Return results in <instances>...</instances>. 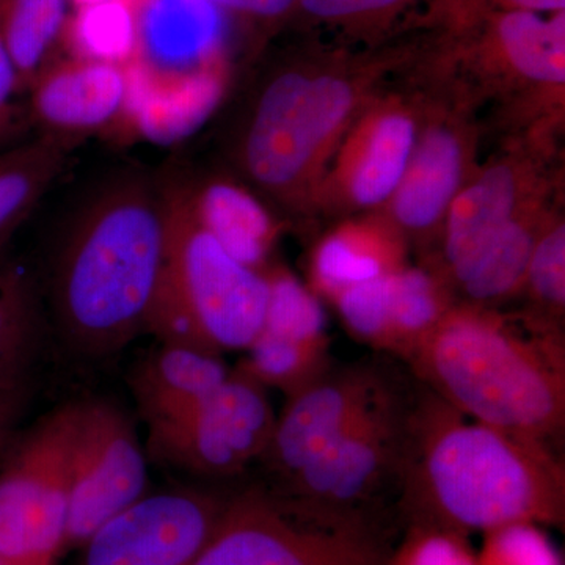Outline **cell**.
I'll return each instance as SVG.
<instances>
[{"instance_id":"8fae6325","label":"cell","mask_w":565,"mask_h":565,"mask_svg":"<svg viewBox=\"0 0 565 565\" xmlns=\"http://www.w3.org/2000/svg\"><path fill=\"white\" fill-rule=\"evenodd\" d=\"M275 419L266 386L236 370L188 414L148 426V459L203 478H234L258 463Z\"/></svg>"},{"instance_id":"f546056e","label":"cell","mask_w":565,"mask_h":565,"mask_svg":"<svg viewBox=\"0 0 565 565\" xmlns=\"http://www.w3.org/2000/svg\"><path fill=\"white\" fill-rule=\"evenodd\" d=\"M415 0H296L291 18L299 14L310 24L323 25L345 39L381 43L388 31Z\"/></svg>"},{"instance_id":"83f0119b","label":"cell","mask_w":565,"mask_h":565,"mask_svg":"<svg viewBox=\"0 0 565 565\" xmlns=\"http://www.w3.org/2000/svg\"><path fill=\"white\" fill-rule=\"evenodd\" d=\"M520 296L526 297L523 313L564 330L565 225L553 215L535 244Z\"/></svg>"},{"instance_id":"ba28073f","label":"cell","mask_w":565,"mask_h":565,"mask_svg":"<svg viewBox=\"0 0 565 565\" xmlns=\"http://www.w3.org/2000/svg\"><path fill=\"white\" fill-rule=\"evenodd\" d=\"M437 20L444 33L427 54L459 84L526 87L546 99L563 98L565 11L459 10Z\"/></svg>"},{"instance_id":"6da1fadb","label":"cell","mask_w":565,"mask_h":565,"mask_svg":"<svg viewBox=\"0 0 565 565\" xmlns=\"http://www.w3.org/2000/svg\"><path fill=\"white\" fill-rule=\"evenodd\" d=\"M166 250L159 177L122 167L84 196L47 269L51 321L70 352L115 355L147 332Z\"/></svg>"},{"instance_id":"836d02e7","label":"cell","mask_w":565,"mask_h":565,"mask_svg":"<svg viewBox=\"0 0 565 565\" xmlns=\"http://www.w3.org/2000/svg\"><path fill=\"white\" fill-rule=\"evenodd\" d=\"M22 95L20 76L0 36V147L10 143L21 131L24 111L18 99Z\"/></svg>"},{"instance_id":"2e32d148","label":"cell","mask_w":565,"mask_h":565,"mask_svg":"<svg viewBox=\"0 0 565 565\" xmlns=\"http://www.w3.org/2000/svg\"><path fill=\"white\" fill-rule=\"evenodd\" d=\"M228 500L192 487L145 494L90 535L77 565H192Z\"/></svg>"},{"instance_id":"7a4b0ae2","label":"cell","mask_w":565,"mask_h":565,"mask_svg":"<svg viewBox=\"0 0 565 565\" xmlns=\"http://www.w3.org/2000/svg\"><path fill=\"white\" fill-rule=\"evenodd\" d=\"M415 43L362 51L305 50L270 63L228 137L237 172L264 196L311 211L338 145L393 71L422 54Z\"/></svg>"},{"instance_id":"3957f363","label":"cell","mask_w":565,"mask_h":565,"mask_svg":"<svg viewBox=\"0 0 565 565\" xmlns=\"http://www.w3.org/2000/svg\"><path fill=\"white\" fill-rule=\"evenodd\" d=\"M394 516L403 527H446L468 537L516 522L564 527L563 456L475 419L467 422L416 381Z\"/></svg>"},{"instance_id":"ffe728a7","label":"cell","mask_w":565,"mask_h":565,"mask_svg":"<svg viewBox=\"0 0 565 565\" xmlns=\"http://www.w3.org/2000/svg\"><path fill=\"white\" fill-rule=\"evenodd\" d=\"M230 373L222 355L191 345L161 343L134 366L129 388L148 427L188 414Z\"/></svg>"},{"instance_id":"d6a6232c","label":"cell","mask_w":565,"mask_h":565,"mask_svg":"<svg viewBox=\"0 0 565 565\" xmlns=\"http://www.w3.org/2000/svg\"><path fill=\"white\" fill-rule=\"evenodd\" d=\"M386 565H479L470 537L446 527L404 526L399 544L393 546Z\"/></svg>"},{"instance_id":"4dcf8cb0","label":"cell","mask_w":565,"mask_h":565,"mask_svg":"<svg viewBox=\"0 0 565 565\" xmlns=\"http://www.w3.org/2000/svg\"><path fill=\"white\" fill-rule=\"evenodd\" d=\"M66 46L76 50L73 55L128 62L132 51V21L128 2L107 0L82 7L81 13L71 18Z\"/></svg>"},{"instance_id":"277c9868","label":"cell","mask_w":565,"mask_h":565,"mask_svg":"<svg viewBox=\"0 0 565 565\" xmlns=\"http://www.w3.org/2000/svg\"><path fill=\"white\" fill-rule=\"evenodd\" d=\"M404 364L459 414L563 456V330L456 302Z\"/></svg>"},{"instance_id":"7c38bea8","label":"cell","mask_w":565,"mask_h":565,"mask_svg":"<svg viewBox=\"0 0 565 565\" xmlns=\"http://www.w3.org/2000/svg\"><path fill=\"white\" fill-rule=\"evenodd\" d=\"M433 68L445 88L419 96L414 150L384 214L407 244L414 241L419 247L438 241L449 204L473 173L471 96L445 71Z\"/></svg>"},{"instance_id":"d4e9b609","label":"cell","mask_w":565,"mask_h":565,"mask_svg":"<svg viewBox=\"0 0 565 565\" xmlns=\"http://www.w3.org/2000/svg\"><path fill=\"white\" fill-rule=\"evenodd\" d=\"M73 0H0V36L20 76L22 93L52 63L68 40Z\"/></svg>"},{"instance_id":"5bb4252c","label":"cell","mask_w":565,"mask_h":565,"mask_svg":"<svg viewBox=\"0 0 565 565\" xmlns=\"http://www.w3.org/2000/svg\"><path fill=\"white\" fill-rule=\"evenodd\" d=\"M419 96L375 95L338 145L311 211L355 212L388 202L418 134Z\"/></svg>"},{"instance_id":"e0dca14e","label":"cell","mask_w":565,"mask_h":565,"mask_svg":"<svg viewBox=\"0 0 565 565\" xmlns=\"http://www.w3.org/2000/svg\"><path fill=\"white\" fill-rule=\"evenodd\" d=\"M548 182L534 151L512 150L471 173L449 204L433 267L455 296L460 282L520 212L548 196Z\"/></svg>"},{"instance_id":"603a6c76","label":"cell","mask_w":565,"mask_h":565,"mask_svg":"<svg viewBox=\"0 0 565 565\" xmlns=\"http://www.w3.org/2000/svg\"><path fill=\"white\" fill-rule=\"evenodd\" d=\"M43 310L31 274L0 256V396H25L39 359Z\"/></svg>"},{"instance_id":"9a60e30c","label":"cell","mask_w":565,"mask_h":565,"mask_svg":"<svg viewBox=\"0 0 565 565\" xmlns=\"http://www.w3.org/2000/svg\"><path fill=\"white\" fill-rule=\"evenodd\" d=\"M388 356L332 364L313 382L286 397L273 437L259 459L267 482L278 484L299 473L348 429L386 384L394 366Z\"/></svg>"},{"instance_id":"1f68e13d","label":"cell","mask_w":565,"mask_h":565,"mask_svg":"<svg viewBox=\"0 0 565 565\" xmlns=\"http://www.w3.org/2000/svg\"><path fill=\"white\" fill-rule=\"evenodd\" d=\"M476 553L479 565H564L544 526L530 522L486 531L481 550Z\"/></svg>"},{"instance_id":"5b68a950","label":"cell","mask_w":565,"mask_h":565,"mask_svg":"<svg viewBox=\"0 0 565 565\" xmlns=\"http://www.w3.org/2000/svg\"><path fill=\"white\" fill-rule=\"evenodd\" d=\"M159 182L166 250L147 332L159 343L191 345L215 355L247 351L266 321V273L234 259L212 236L182 174L169 173Z\"/></svg>"},{"instance_id":"9c48e42d","label":"cell","mask_w":565,"mask_h":565,"mask_svg":"<svg viewBox=\"0 0 565 565\" xmlns=\"http://www.w3.org/2000/svg\"><path fill=\"white\" fill-rule=\"evenodd\" d=\"M79 403L63 404L21 438L0 470V553L54 565L65 545Z\"/></svg>"},{"instance_id":"4316f807","label":"cell","mask_w":565,"mask_h":565,"mask_svg":"<svg viewBox=\"0 0 565 565\" xmlns=\"http://www.w3.org/2000/svg\"><path fill=\"white\" fill-rule=\"evenodd\" d=\"M239 370L259 384L291 396L332 366L330 341L305 343L262 332L247 349Z\"/></svg>"},{"instance_id":"44dd1931","label":"cell","mask_w":565,"mask_h":565,"mask_svg":"<svg viewBox=\"0 0 565 565\" xmlns=\"http://www.w3.org/2000/svg\"><path fill=\"white\" fill-rule=\"evenodd\" d=\"M188 182L196 214L212 236L234 259L264 273L278 228L263 203L232 181Z\"/></svg>"},{"instance_id":"7402d4cb","label":"cell","mask_w":565,"mask_h":565,"mask_svg":"<svg viewBox=\"0 0 565 565\" xmlns=\"http://www.w3.org/2000/svg\"><path fill=\"white\" fill-rule=\"evenodd\" d=\"M546 199L508 223L455 291L456 302L498 308L519 297L535 244L552 221Z\"/></svg>"},{"instance_id":"74e56055","label":"cell","mask_w":565,"mask_h":565,"mask_svg":"<svg viewBox=\"0 0 565 565\" xmlns=\"http://www.w3.org/2000/svg\"><path fill=\"white\" fill-rule=\"evenodd\" d=\"M0 565H33L29 563H24V561L14 559V557H10L0 553Z\"/></svg>"},{"instance_id":"ac0fdd59","label":"cell","mask_w":565,"mask_h":565,"mask_svg":"<svg viewBox=\"0 0 565 565\" xmlns=\"http://www.w3.org/2000/svg\"><path fill=\"white\" fill-rule=\"evenodd\" d=\"M25 95L41 136L79 143L128 117L131 79L126 63L68 55L44 70Z\"/></svg>"},{"instance_id":"52a82bcc","label":"cell","mask_w":565,"mask_h":565,"mask_svg":"<svg viewBox=\"0 0 565 565\" xmlns=\"http://www.w3.org/2000/svg\"><path fill=\"white\" fill-rule=\"evenodd\" d=\"M388 525L311 514L263 486L230 497L192 565H386Z\"/></svg>"},{"instance_id":"8992f818","label":"cell","mask_w":565,"mask_h":565,"mask_svg":"<svg viewBox=\"0 0 565 565\" xmlns=\"http://www.w3.org/2000/svg\"><path fill=\"white\" fill-rule=\"evenodd\" d=\"M415 394L414 375L394 367L373 403L321 456L264 489L311 514L386 525L403 486Z\"/></svg>"},{"instance_id":"484cf974","label":"cell","mask_w":565,"mask_h":565,"mask_svg":"<svg viewBox=\"0 0 565 565\" xmlns=\"http://www.w3.org/2000/svg\"><path fill=\"white\" fill-rule=\"evenodd\" d=\"M77 145L40 134L0 152V250L50 191Z\"/></svg>"},{"instance_id":"8d00e7d4","label":"cell","mask_w":565,"mask_h":565,"mask_svg":"<svg viewBox=\"0 0 565 565\" xmlns=\"http://www.w3.org/2000/svg\"><path fill=\"white\" fill-rule=\"evenodd\" d=\"M24 396H0V448L6 444L11 427L21 412Z\"/></svg>"},{"instance_id":"30bf717a","label":"cell","mask_w":565,"mask_h":565,"mask_svg":"<svg viewBox=\"0 0 565 565\" xmlns=\"http://www.w3.org/2000/svg\"><path fill=\"white\" fill-rule=\"evenodd\" d=\"M131 103L161 102L228 82V14L212 0H126Z\"/></svg>"},{"instance_id":"d590c367","label":"cell","mask_w":565,"mask_h":565,"mask_svg":"<svg viewBox=\"0 0 565 565\" xmlns=\"http://www.w3.org/2000/svg\"><path fill=\"white\" fill-rule=\"evenodd\" d=\"M459 10H514L555 14L565 11V0H434L435 14Z\"/></svg>"},{"instance_id":"cb8c5ba5","label":"cell","mask_w":565,"mask_h":565,"mask_svg":"<svg viewBox=\"0 0 565 565\" xmlns=\"http://www.w3.org/2000/svg\"><path fill=\"white\" fill-rule=\"evenodd\" d=\"M456 303L433 267L405 266L388 277L382 355L405 360Z\"/></svg>"},{"instance_id":"f1b7e54d","label":"cell","mask_w":565,"mask_h":565,"mask_svg":"<svg viewBox=\"0 0 565 565\" xmlns=\"http://www.w3.org/2000/svg\"><path fill=\"white\" fill-rule=\"evenodd\" d=\"M264 273L269 281V303L262 332L305 343L330 341L321 299L281 267Z\"/></svg>"},{"instance_id":"d6986e66","label":"cell","mask_w":565,"mask_h":565,"mask_svg":"<svg viewBox=\"0 0 565 565\" xmlns=\"http://www.w3.org/2000/svg\"><path fill=\"white\" fill-rule=\"evenodd\" d=\"M407 241L384 215L341 223L315 245L310 289L333 302L351 286L377 280L407 266Z\"/></svg>"},{"instance_id":"4fadbf2b","label":"cell","mask_w":565,"mask_h":565,"mask_svg":"<svg viewBox=\"0 0 565 565\" xmlns=\"http://www.w3.org/2000/svg\"><path fill=\"white\" fill-rule=\"evenodd\" d=\"M148 460L136 424L120 407L79 401L63 550L84 545L104 523L147 494Z\"/></svg>"},{"instance_id":"e575fe53","label":"cell","mask_w":565,"mask_h":565,"mask_svg":"<svg viewBox=\"0 0 565 565\" xmlns=\"http://www.w3.org/2000/svg\"><path fill=\"white\" fill-rule=\"evenodd\" d=\"M228 17L252 22V24L273 25L291 20L296 0H212Z\"/></svg>"}]
</instances>
